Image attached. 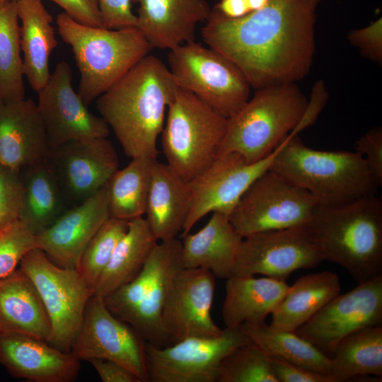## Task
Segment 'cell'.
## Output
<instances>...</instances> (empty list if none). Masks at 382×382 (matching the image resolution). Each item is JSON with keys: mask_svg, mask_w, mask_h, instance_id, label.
Returning <instances> with one entry per match:
<instances>
[{"mask_svg": "<svg viewBox=\"0 0 382 382\" xmlns=\"http://www.w3.org/2000/svg\"><path fill=\"white\" fill-rule=\"evenodd\" d=\"M320 1L269 0L264 8L235 19L214 8L202 37L241 69L252 88L295 83L312 66Z\"/></svg>", "mask_w": 382, "mask_h": 382, "instance_id": "6da1fadb", "label": "cell"}, {"mask_svg": "<svg viewBox=\"0 0 382 382\" xmlns=\"http://www.w3.org/2000/svg\"><path fill=\"white\" fill-rule=\"evenodd\" d=\"M179 88L169 68L149 54L96 99L100 117L127 156L157 159L166 111Z\"/></svg>", "mask_w": 382, "mask_h": 382, "instance_id": "7a4b0ae2", "label": "cell"}, {"mask_svg": "<svg viewBox=\"0 0 382 382\" xmlns=\"http://www.w3.org/2000/svg\"><path fill=\"white\" fill-rule=\"evenodd\" d=\"M304 227L323 260L342 267L358 284L382 275V200L375 194L318 204Z\"/></svg>", "mask_w": 382, "mask_h": 382, "instance_id": "3957f363", "label": "cell"}, {"mask_svg": "<svg viewBox=\"0 0 382 382\" xmlns=\"http://www.w3.org/2000/svg\"><path fill=\"white\" fill-rule=\"evenodd\" d=\"M270 170L308 192L320 205H338L375 194L378 183L357 151H319L289 133Z\"/></svg>", "mask_w": 382, "mask_h": 382, "instance_id": "277c9868", "label": "cell"}, {"mask_svg": "<svg viewBox=\"0 0 382 382\" xmlns=\"http://www.w3.org/2000/svg\"><path fill=\"white\" fill-rule=\"evenodd\" d=\"M56 22L58 33L71 47L80 74L77 93L87 106L153 49L137 27L86 25L64 12L57 15Z\"/></svg>", "mask_w": 382, "mask_h": 382, "instance_id": "5b68a950", "label": "cell"}, {"mask_svg": "<svg viewBox=\"0 0 382 382\" xmlns=\"http://www.w3.org/2000/svg\"><path fill=\"white\" fill-rule=\"evenodd\" d=\"M307 102L295 83L256 89L228 119L220 156L237 152L250 163L267 158L294 129Z\"/></svg>", "mask_w": 382, "mask_h": 382, "instance_id": "8992f818", "label": "cell"}, {"mask_svg": "<svg viewBox=\"0 0 382 382\" xmlns=\"http://www.w3.org/2000/svg\"><path fill=\"white\" fill-rule=\"evenodd\" d=\"M167 110L163 153L167 165L189 183L220 156L228 119L180 87Z\"/></svg>", "mask_w": 382, "mask_h": 382, "instance_id": "52a82bcc", "label": "cell"}, {"mask_svg": "<svg viewBox=\"0 0 382 382\" xmlns=\"http://www.w3.org/2000/svg\"><path fill=\"white\" fill-rule=\"evenodd\" d=\"M181 250L177 238L158 241L139 274L103 298L112 313L157 347L168 345L161 316L173 282L183 268Z\"/></svg>", "mask_w": 382, "mask_h": 382, "instance_id": "ba28073f", "label": "cell"}, {"mask_svg": "<svg viewBox=\"0 0 382 382\" xmlns=\"http://www.w3.org/2000/svg\"><path fill=\"white\" fill-rule=\"evenodd\" d=\"M169 69L179 87L228 119L249 100L251 85L241 69L216 50L195 40L169 50Z\"/></svg>", "mask_w": 382, "mask_h": 382, "instance_id": "9c48e42d", "label": "cell"}, {"mask_svg": "<svg viewBox=\"0 0 382 382\" xmlns=\"http://www.w3.org/2000/svg\"><path fill=\"white\" fill-rule=\"evenodd\" d=\"M19 266L33 282L49 316V343L70 352L93 289L76 270L57 265L37 247L25 254Z\"/></svg>", "mask_w": 382, "mask_h": 382, "instance_id": "30bf717a", "label": "cell"}, {"mask_svg": "<svg viewBox=\"0 0 382 382\" xmlns=\"http://www.w3.org/2000/svg\"><path fill=\"white\" fill-rule=\"evenodd\" d=\"M318 204L308 192L269 169L248 187L228 219L238 233L245 237L304 226Z\"/></svg>", "mask_w": 382, "mask_h": 382, "instance_id": "8fae6325", "label": "cell"}, {"mask_svg": "<svg viewBox=\"0 0 382 382\" xmlns=\"http://www.w3.org/2000/svg\"><path fill=\"white\" fill-rule=\"evenodd\" d=\"M250 340L240 327L212 337H190L157 347L146 343L149 382H216L221 362Z\"/></svg>", "mask_w": 382, "mask_h": 382, "instance_id": "7c38bea8", "label": "cell"}, {"mask_svg": "<svg viewBox=\"0 0 382 382\" xmlns=\"http://www.w3.org/2000/svg\"><path fill=\"white\" fill-rule=\"evenodd\" d=\"M146 343L129 324L112 313L103 297L93 294L70 352L80 361H115L131 370L141 382H149Z\"/></svg>", "mask_w": 382, "mask_h": 382, "instance_id": "4fadbf2b", "label": "cell"}, {"mask_svg": "<svg viewBox=\"0 0 382 382\" xmlns=\"http://www.w3.org/2000/svg\"><path fill=\"white\" fill-rule=\"evenodd\" d=\"M323 260L304 226L265 231L243 237L233 275L285 281L296 270L316 267Z\"/></svg>", "mask_w": 382, "mask_h": 382, "instance_id": "5bb4252c", "label": "cell"}, {"mask_svg": "<svg viewBox=\"0 0 382 382\" xmlns=\"http://www.w3.org/2000/svg\"><path fill=\"white\" fill-rule=\"evenodd\" d=\"M382 324V275L339 294L294 331L330 357L337 344L360 328Z\"/></svg>", "mask_w": 382, "mask_h": 382, "instance_id": "9a60e30c", "label": "cell"}, {"mask_svg": "<svg viewBox=\"0 0 382 382\" xmlns=\"http://www.w3.org/2000/svg\"><path fill=\"white\" fill-rule=\"evenodd\" d=\"M275 151L253 163L237 152L221 155L190 181V205L180 236L190 232L209 213L219 212L229 216L248 187L270 169Z\"/></svg>", "mask_w": 382, "mask_h": 382, "instance_id": "2e32d148", "label": "cell"}, {"mask_svg": "<svg viewBox=\"0 0 382 382\" xmlns=\"http://www.w3.org/2000/svg\"><path fill=\"white\" fill-rule=\"evenodd\" d=\"M72 70L66 61L59 62L38 92L37 109L50 148L64 143L107 137L110 127L92 114L72 86Z\"/></svg>", "mask_w": 382, "mask_h": 382, "instance_id": "e0dca14e", "label": "cell"}, {"mask_svg": "<svg viewBox=\"0 0 382 382\" xmlns=\"http://www.w3.org/2000/svg\"><path fill=\"white\" fill-rule=\"evenodd\" d=\"M46 161L71 207L106 186L119 169L117 151L107 137L71 141L50 148Z\"/></svg>", "mask_w": 382, "mask_h": 382, "instance_id": "ac0fdd59", "label": "cell"}, {"mask_svg": "<svg viewBox=\"0 0 382 382\" xmlns=\"http://www.w3.org/2000/svg\"><path fill=\"white\" fill-rule=\"evenodd\" d=\"M216 277L203 268H182L176 274L162 311L168 345L190 337H212L224 329L212 318Z\"/></svg>", "mask_w": 382, "mask_h": 382, "instance_id": "d6986e66", "label": "cell"}, {"mask_svg": "<svg viewBox=\"0 0 382 382\" xmlns=\"http://www.w3.org/2000/svg\"><path fill=\"white\" fill-rule=\"evenodd\" d=\"M107 185L69 208L36 235L37 247L57 265L76 270L91 239L110 217Z\"/></svg>", "mask_w": 382, "mask_h": 382, "instance_id": "ffe728a7", "label": "cell"}, {"mask_svg": "<svg viewBox=\"0 0 382 382\" xmlns=\"http://www.w3.org/2000/svg\"><path fill=\"white\" fill-rule=\"evenodd\" d=\"M80 360L71 352L26 335L0 333V365L13 377L32 382H72Z\"/></svg>", "mask_w": 382, "mask_h": 382, "instance_id": "44dd1931", "label": "cell"}, {"mask_svg": "<svg viewBox=\"0 0 382 382\" xmlns=\"http://www.w3.org/2000/svg\"><path fill=\"white\" fill-rule=\"evenodd\" d=\"M50 147L37 104L30 98L0 108V163L13 170L47 159Z\"/></svg>", "mask_w": 382, "mask_h": 382, "instance_id": "7402d4cb", "label": "cell"}, {"mask_svg": "<svg viewBox=\"0 0 382 382\" xmlns=\"http://www.w3.org/2000/svg\"><path fill=\"white\" fill-rule=\"evenodd\" d=\"M138 5L137 28L153 48L172 50L194 41L199 24L209 18L207 0H132Z\"/></svg>", "mask_w": 382, "mask_h": 382, "instance_id": "603a6c76", "label": "cell"}, {"mask_svg": "<svg viewBox=\"0 0 382 382\" xmlns=\"http://www.w3.org/2000/svg\"><path fill=\"white\" fill-rule=\"evenodd\" d=\"M182 238L183 268H203L221 279L233 276L243 237L231 224L228 216L214 212L203 228Z\"/></svg>", "mask_w": 382, "mask_h": 382, "instance_id": "cb8c5ba5", "label": "cell"}, {"mask_svg": "<svg viewBox=\"0 0 382 382\" xmlns=\"http://www.w3.org/2000/svg\"><path fill=\"white\" fill-rule=\"evenodd\" d=\"M190 205L188 183L167 163L155 161L151 175L145 218L158 241L181 233Z\"/></svg>", "mask_w": 382, "mask_h": 382, "instance_id": "d4e9b609", "label": "cell"}, {"mask_svg": "<svg viewBox=\"0 0 382 382\" xmlns=\"http://www.w3.org/2000/svg\"><path fill=\"white\" fill-rule=\"evenodd\" d=\"M0 333H18L50 342L52 325L40 294L20 268L0 281Z\"/></svg>", "mask_w": 382, "mask_h": 382, "instance_id": "484cf974", "label": "cell"}, {"mask_svg": "<svg viewBox=\"0 0 382 382\" xmlns=\"http://www.w3.org/2000/svg\"><path fill=\"white\" fill-rule=\"evenodd\" d=\"M226 280L222 319L227 328L265 323L289 288L284 280L267 277L233 275Z\"/></svg>", "mask_w": 382, "mask_h": 382, "instance_id": "4316f807", "label": "cell"}, {"mask_svg": "<svg viewBox=\"0 0 382 382\" xmlns=\"http://www.w3.org/2000/svg\"><path fill=\"white\" fill-rule=\"evenodd\" d=\"M24 76L38 92L50 77V57L57 46L52 17L42 0H17Z\"/></svg>", "mask_w": 382, "mask_h": 382, "instance_id": "83f0119b", "label": "cell"}, {"mask_svg": "<svg viewBox=\"0 0 382 382\" xmlns=\"http://www.w3.org/2000/svg\"><path fill=\"white\" fill-rule=\"evenodd\" d=\"M338 275L330 271L308 274L289 286L286 294L272 311V327L296 331L327 303L340 294Z\"/></svg>", "mask_w": 382, "mask_h": 382, "instance_id": "f1b7e54d", "label": "cell"}, {"mask_svg": "<svg viewBox=\"0 0 382 382\" xmlns=\"http://www.w3.org/2000/svg\"><path fill=\"white\" fill-rule=\"evenodd\" d=\"M20 175L23 194L19 219L37 235L65 212L69 204L46 160L21 169Z\"/></svg>", "mask_w": 382, "mask_h": 382, "instance_id": "f546056e", "label": "cell"}, {"mask_svg": "<svg viewBox=\"0 0 382 382\" xmlns=\"http://www.w3.org/2000/svg\"><path fill=\"white\" fill-rule=\"evenodd\" d=\"M158 242L144 217L129 220L127 231L95 286L94 294L104 298L134 279Z\"/></svg>", "mask_w": 382, "mask_h": 382, "instance_id": "4dcf8cb0", "label": "cell"}, {"mask_svg": "<svg viewBox=\"0 0 382 382\" xmlns=\"http://www.w3.org/2000/svg\"><path fill=\"white\" fill-rule=\"evenodd\" d=\"M240 328L270 358L331 376L330 357L295 332L278 330L265 323H244Z\"/></svg>", "mask_w": 382, "mask_h": 382, "instance_id": "1f68e13d", "label": "cell"}, {"mask_svg": "<svg viewBox=\"0 0 382 382\" xmlns=\"http://www.w3.org/2000/svg\"><path fill=\"white\" fill-rule=\"evenodd\" d=\"M335 382L357 376H382V325L367 326L342 338L330 355Z\"/></svg>", "mask_w": 382, "mask_h": 382, "instance_id": "d6a6232c", "label": "cell"}, {"mask_svg": "<svg viewBox=\"0 0 382 382\" xmlns=\"http://www.w3.org/2000/svg\"><path fill=\"white\" fill-rule=\"evenodd\" d=\"M156 160L134 158L126 167L114 173L107 185L111 217L129 221L143 216Z\"/></svg>", "mask_w": 382, "mask_h": 382, "instance_id": "836d02e7", "label": "cell"}, {"mask_svg": "<svg viewBox=\"0 0 382 382\" xmlns=\"http://www.w3.org/2000/svg\"><path fill=\"white\" fill-rule=\"evenodd\" d=\"M17 0L0 5V97L4 103L25 98Z\"/></svg>", "mask_w": 382, "mask_h": 382, "instance_id": "e575fe53", "label": "cell"}, {"mask_svg": "<svg viewBox=\"0 0 382 382\" xmlns=\"http://www.w3.org/2000/svg\"><path fill=\"white\" fill-rule=\"evenodd\" d=\"M216 382H278L270 357L251 340L228 353L220 364Z\"/></svg>", "mask_w": 382, "mask_h": 382, "instance_id": "d590c367", "label": "cell"}, {"mask_svg": "<svg viewBox=\"0 0 382 382\" xmlns=\"http://www.w3.org/2000/svg\"><path fill=\"white\" fill-rule=\"evenodd\" d=\"M128 223L110 216L85 248L76 270L93 290L117 243L127 231Z\"/></svg>", "mask_w": 382, "mask_h": 382, "instance_id": "8d00e7d4", "label": "cell"}, {"mask_svg": "<svg viewBox=\"0 0 382 382\" xmlns=\"http://www.w3.org/2000/svg\"><path fill=\"white\" fill-rule=\"evenodd\" d=\"M36 247V235L20 219L0 231V281L17 270L25 254Z\"/></svg>", "mask_w": 382, "mask_h": 382, "instance_id": "74e56055", "label": "cell"}, {"mask_svg": "<svg viewBox=\"0 0 382 382\" xmlns=\"http://www.w3.org/2000/svg\"><path fill=\"white\" fill-rule=\"evenodd\" d=\"M23 186L20 170L0 171V231L19 219Z\"/></svg>", "mask_w": 382, "mask_h": 382, "instance_id": "f35d334b", "label": "cell"}, {"mask_svg": "<svg viewBox=\"0 0 382 382\" xmlns=\"http://www.w3.org/2000/svg\"><path fill=\"white\" fill-rule=\"evenodd\" d=\"M347 39L365 57L378 64L382 62V20L377 19L369 25L349 32Z\"/></svg>", "mask_w": 382, "mask_h": 382, "instance_id": "ab89813d", "label": "cell"}, {"mask_svg": "<svg viewBox=\"0 0 382 382\" xmlns=\"http://www.w3.org/2000/svg\"><path fill=\"white\" fill-rule=\"evenodd\" d=\"M355 151L364 159L369 171L382 185V128L376 127L362 135L355 143Z\"/></svg>", "mask_w": 382, "mask_h": 382, "instance_id": "60d3db41", "label": "cell"}, {"mask_svg": "<svg viewBox=\"0 0 382 382\" xmlns=\"http://www.w3.org/2000/svg\"><path fill=\"white\" fill-rule=\"evenodd\" d=\"M103 25L108 29L137 27L132 0H97Z\"/></svg>", "mask_w": 382, "mask_h": 382, "instance_id": "b9f144b4", "label": "cell"}, {"mask_svg": "<svg viewBox=\"0 0 382 382\" xmlns=\"http://www.w3.org/2000/svg\"><path fill=\"white\" fill-rule=\"evenodd\" d=\"M76 21L86 25L105 28L97 0H50Z\"/></svg>", "mask_w": 382, "mask_h": 382, "instance_id": "7bdbcfd3", "label": "cell"}, {"mask_svg": "<svg viewBox=\"0 0 382 382\" xmlns=\"http://www.w3.org/2000/svg\"><path fill=\"white\" fill-rule=\"evenodd\" d=\"M270 359L273 373L278 382H335L334 378L299 366Z\"/></svg>", "mask_w": 382, "mask_h": 382, "instance_id": "ee69618b", "label": "cell"}, {"mask_svg": "<svg viewBox=\"0 0 382 382\" xmlns=\"http://www.w3.org/2000/svg\"><path fill=\"white\" fill-rule=\"evenodd\" d=\"M328 93L323 81H316L313 87L310 100L307 102L305 110L301 120L291 132L298 134L301 131L313 125L328 100Z\"/></svg>", "mask_w": 382, "mask_h": 382, "instance_id": "f6af8a7d", "label": "cell"}, {"mask_svg": "<svg viewBox=\"0 0 382 382\" xmlns=\"http://www.w3.org/2000/svg\"><path fill=\"white\" fill-rule=\"evenodd\" d=\"M88 361L103 382H141L131 370L115 361L93 359Z\"/></svg>", "mask_w": 382, "mask_h": 382, "instance_id": "bcb514c9", "label": "cell"}, {"mask_svg": "<svg viewBox=\"0 0 382 382\" xmlns=\"http://www.w3.org/2000/svg\"><path fill=\"white\" fill-rule=\"evenodd\" d=\"M221 14L228 18H239L250 11L244 0H220L214 7Z\"/></svg>", "mask_w": 382, "mask_h": 382, "instance_id": "7dc6e473", "label": "cell"}, {"mask_svg": "<svg viewBox=\"0 0 382 382\" xmlns=\"http://www.w3.org/2000/svg\"><path fill=\"white\" fill-rule=\"evenodd\" d=\"M250 12L260 10L264 8L269 2V0H244Z\"/></svg>", "mask_w": 382, "mask_h": 382, "instance_id": "c3c4849f", "label": "cell"}, {"mask_svg": "<svg viewBox=\"0 0 382 382\" xmlns=\"http://www.w3.org/2000/svg\"><path fill=\"white\" fill-rule=\"evenodd\" d=\"M13 0H0V5Z\"/></svg>", "mask_w": 382, "mask_h": 382, "instance_id": "681fc988", "label": "cell"}, {"mask_svg": "<svg viewBox=\"0 0 382 382\" xmlns=\"http://www.w3.org/2000/svg\"><path fill=\"white\" fill-rule=\"evenodd\" d=\"M4 104L1 97H0V108L1 107V105Z\"/></svg>", "mask_w": 382, "mask_h": 382, "instance_id": "f907efd6", "label": "cell"}, {"mask_svg": "<svg viewBox=\"0 0 382 382\" xmlns=\"http://www.w3.org/2000/svg\"><path fill=\"white\" fill-rule=\"evenodd\" d=\"M3 168V166H1V164L0 163V171L2 170Z\"/></svg>", "mask_w": 382, "mask_h": 382, "instance_id": "816d5d0a", "label": "cell"}]
</instances>
